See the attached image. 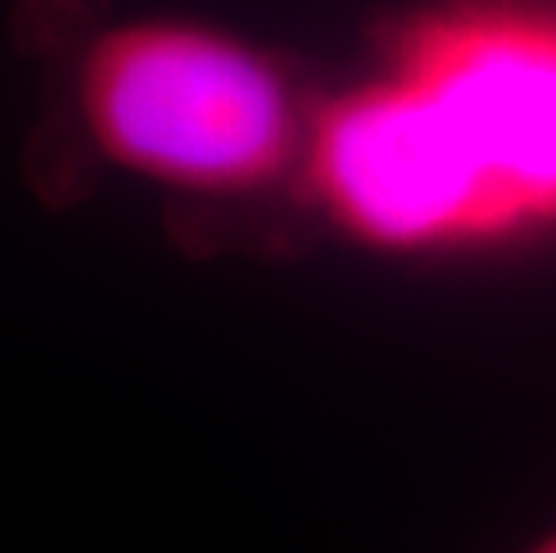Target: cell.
Returning a JSON list of instances; mask_svg holds the SVG:
<instances>
[{
    "instance_id": "cell-1",
    "label": "cell",
    "mask_w": 556,
    "mask_h": 553,
    "mask_svg": "<svg viewBox=\"0 0 556 553\" xmlns=\"http://www.w3.org/2000/svg\"><path fill=\"white\" fill-rule=\"evenodd\" d=\"M374 252L453 255L556 230V4L453 0L392 37L338 140Z\"/></svg>"
},
{
    "instance_id": "cell-2",
    "label": "cell",
    "mask_w": 556,
    "mask_h": 553,
    "mask_svg": "<svg viewBox=\"0 0 556 553\" xmlns=\"http://www.w3.org/2000/svg\"><path fill=\"white\" fill-rule=\"evenodd\" d=\"M79 112L115 166L191 194H255L302 162L309 123L263 51L187 22H129L79 65Z\"/></svg>"
},
{
    "instance_id": "cell-3",
    "label": "cell",
    "mask_w": 556,
    "mask_h": 553,
    "mask_svg": "<svg viewBox=\"0 0 556 553\" xmlns=\"http://www.w3.org/2000/svg\"><path fill=\"white\" fill-rule=\"evenodd\" d=\"M510 553H556V511L546 517V525L535 528V532H531L520 546H514Z\"/></svg>"
}]
</instances>
